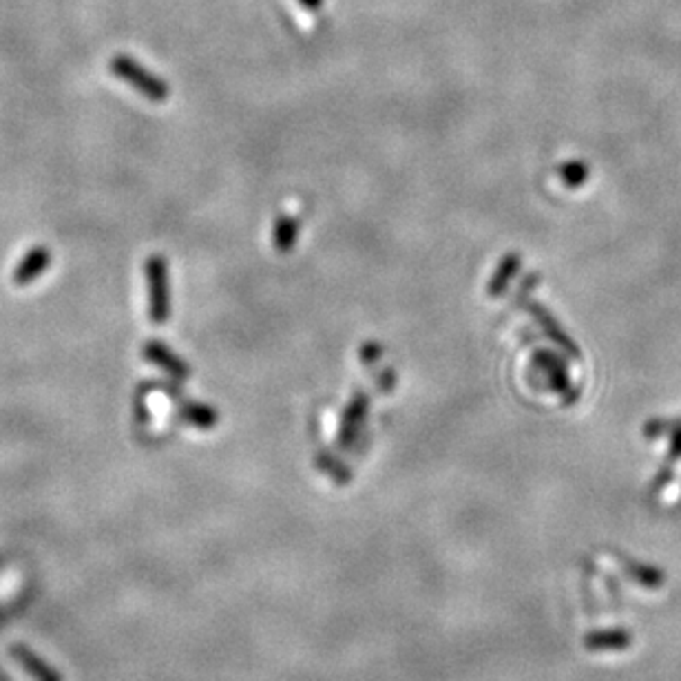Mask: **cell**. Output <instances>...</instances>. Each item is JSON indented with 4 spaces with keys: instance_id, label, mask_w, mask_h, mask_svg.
<instances>
[{
    "instance_id": "cell-1",
    "label": "cell",
    "mask_w": 681,
    "mask_h": 681,
    "mask_svg": "<svg viewBox=\"0 0 681 681\" xmlns=\"http://www.w3.org/2000/svg\"><path fill=\"white\" fill-rule=\"evenodd\" d=\"M114 71L117 78L131 82L142 96L151 97V100H164L166 97V87L160 80H155L153 76H149L144 69L137 67L133 60H129V58H115Z\"/></svg>"
},
{
    "instance_id": "cell-3",
    "label": "cell",
    "mask_w": 681,
    "mask_h": 681,
    "mask_svg": "<svg viewBox=\"0 0 681 681\" xmlns=\"http://www.w3.org/2000/svg\"><path fill=\"white\" fill-rule=\"evenodd\" d=\"M49 263H51V253H49L45 246L32 248L21 262H18L16 271H14V283H16V286H29L33 279L45 274Z\"/></svg>"
},
{
    "instance_id": "cell-2",
    "label": "cell",
    "mask_w": 681,
    "mask_h": 681,
    "mask_svg": "<svg viewBox=\"0 0 681 681\" xmlns=\"http://www.w3.org/2000/svg\"><path fill=\"white\" fill-rule=\"evenodd\" d=\"M149 279L153 283L151 288V317L155 323H161L169 315V290H166V266L161 259L149 262Z\"/></svg>"
}]
</instances>
